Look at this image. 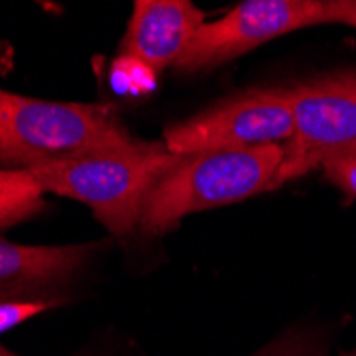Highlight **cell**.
Segmentation results:
<instances>
[{
    "label": "cell",
    "mask_w": 356,
    "mask_h": 356,
    "mask_svg": "<svg viewBox=\"0 0 356 356\" xmlns=\"http://www.w3.org/2000/svg\"><path fill=\"white\" fill-rule=\"evenodd\" d=\"M339 356H356V348H354V350H350V352H341Z\"/></svg>",
    "instance_id": "14"
},
{
    "label": "cell",
    "mask_w": 356,
    "mask_h": 356,
    "mask_svg": "<svg viewBox=\"0 0 356 356\" xmlns=\"http://www.w3.org/2000/svg\"><path fill=\"white\" fill-rule=\"evenodd\" d=\"M43 190L24 169H0V231L45 209Z\"/></svg>",
    "instance_id": "9"
},
{
    "label": "cell",
    "mask_w": 356,
    "mask_h": 356,
    "mask_svg": "<svg viewBox=\"0 0 356 356\" xmlns=\"http://www.w3.org/2000/svg\"><path fill=\"white\" fill-rule=\"evenodd\" d=\"M56 301H7L0 299V333H7L26 320L37 318L47 309H54Z\"/></svg>",
    "instance_id": "10"
},
{
    "label": "cell",
    "mask_w": 356,
    "mask_h": 356,
    "mask_svg": "<svg viewBox=\"0 0 356 356\" xmlns=\"http://www.w3.org/2000/svg\"><path fill=\"white\" fill-rule=\"evenodd\" d=\"M293 111L275 190L303 177L337 154L356 149V73L341 71L284 90Z\"/></svg>",
    "instance_id": "5"
},
{
    "label": "cell",
    "mask_w": 356,
    "mask_h": 356,
    "mask_svg": "<svg viewBox=\"0 0 356 356\" xmlns=\"http://www.w3.org/2000/svg\"><path fill=\"white\" fill-rule=\"evenodd\" d=\"M320 169L333 186L356 199V149L325 160Z\"/></svg>",
    "instance_id": "11"
},
{
    "label": "cell",
    "mask_w": 356,
    "mask_h": 356,
    "mask_svg": "<svg viewBox=\"0 0 356 356\" xmlns=\"http://www.w3.org/2000/svg\"><path fill=\"white\" fill-rule=\"evenodd\" d=\"M322 24L356 28V0H248L224 17L203 24L175 69L186 73L211 69L288 32Z\"/></svg>",
    "instance_id": "4"
},
{
    "label": "cell",
    "mask_w": 356,
    "mask_h": 356,
    "mask_svg": "<svg viewBox=\"0 0 356 356\" xmlns=\"http://www.w3.org/2000/svg\"><path fill=\"white\" fill-rule=\"evenodd\" d=\"M205 13L190 0H137L120 45V58L133 60L154 75L175 67Z\"/></svg>",
    "instance_id": "7"
},
{
    "label": "cell",
    "mask_w": 356,
    "mask_h": 356,
    "mask_svg": "<svg viewBox=\"0 0 356 356\" xmlns=\"http://www.w3.org/2000/svg\"><path fill=\"white\" fill-rule=\"evenodd\" d=\"M184 156L163 141H139L26 169L41 190L86 203L111 235H128L154 184Z\"/></svg>",
    "instance_id": "1"
},
{
    "label": "cell",
    "mask_w": 356,
    "mask_h": 356,
    "mask_svg": "<svg viewBox=\"0 0 356 356\" xmlns=\"http://www.w3.org/2000/svg\"><path fill=\"white\" fill-rule=\"evenodd\" d=\"M284 156V143L184 156L149 190L137 229L145 235H163L190 213L275 190Z\"/></svg>",
    "instance_id": "2"
},
{
    "label": "cell",
    "mask_w": 356,
    "mask_h": 356,
    "mask_svg": "<svg viewBox=\"0 0 356 356\" xmlns=\"http://www.w3.org/2000/svg\"><path fill=\"white\" fill-rule=\"evenodd\" d=\"M293 128L284 90H254L167 128L163 143L177 156L252 149L288 143Z\"/></svg>",
    "instance_id": "6"
},
{
    "label": "cell",
    "mask_w": 356,
    "mask_h": 356,
    "mask_svg": "<svg viewBox=\"0 0 356 356\" xmlns=\"http://www.w3.org/2000/svg\"><path fill=\"white\" fill-rule=\"evenodd\" d=\"M94 243L73 245H24L0 237V286H35L49 284L73 275Z\"/></svg>",
    "instance_id": "8"
},
{
    "label": "cell",
    "mask_w": 356,
    "mask_h": 356,
    "mask_svg": "<svg viewBox=\"0 0 356 356\" xmlns=\"http://www.w3.org/2000/svg\"><path fill=\"white\" fill-rule=\"evenodd\" d=\"M0 356H17V354H13L11 350H7L3 343H0Z\"/></svg>",
    "instance_id": "13"
},
{
    "label": "cell",
    "mask_w": 356,
    "mask_h": 356,
    "mask_svg": "<svg viewBox=\"0 0 356 356\" xmlns=\"http://www.w3.org/2000/svg\"><path fill=\"white\" fill-rule=\"evenodd\" d=\"M256 356H325V352L305 333H286Z\"/></svg>",
    "instance_id": "12"
},
{
    "label": "cell",
    "mask_w": 356,
    "mask_h": 356,
    "mask_svg": "<svg viewBox=\"0 0 356 356\" xmlns=\"http://www.w3.org/2000/svg\"><path fill=\"white\" fill-rule=\"evenodd\" d=\"M111 107L54 103L0 90V169H30L133 143Z\"/></svg>",
    "instance_id": "3"
}]
</instances>
